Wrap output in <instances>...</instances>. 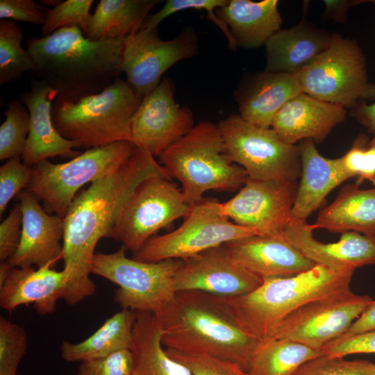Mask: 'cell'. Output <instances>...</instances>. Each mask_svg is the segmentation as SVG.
<instances>
[{
  "mask_svg": "<svg viewBox=\"0 0 375 375\" xmlns=\"http://www.w3.org/2000/svg\"><path fill=\"white\" fill-rule=\"evenodd\" d=\"M136 148L131 141H120L86 149L65 162L43 160L31 167L25 190L42 203L49 214L64 219L82 187L118 169Z\"/></svg>",
  "mask_w": 375,
  "mask_h": 375,
  "instance_id": "7",
  "label": "cell"
},
{
  "mask_svg": "<svg viewBox=\"0 0 375 375\" xmlns=\"http://www.w3.org/2000/svg\"><path fill=\"white\" fill-rule=\"evenodd\" d=\"M295 74L303 93L346 109L375 100V83L368 78L363 51L356 40L338 34H333L322 54Z\"/></svg>",
  "mask_w": 375,
  "mask_h": 375,
  "instance_id": "8",
  "label": "cell"
},
{
  "mask_svg": "<svg viewBox=\"0 0 375 375\" xmlns=\"http://www.w3.org/2000/svg\"><path fill=\"white\" fill-rule=\"evenodd\" d=\"M183 219L174 231L149 239L132 258L147 262L185 260L227 242L258 235L224 215L220 202L213 198H203L191 206Z\"/></svg>",
  "mask_w": 375,
  "mask_h": 375,
  "instance_id": "11",
  "label": "cell"
},
{
  "mask_svg": "<svg viewBox=\"0 0 375 375\" xmlns=\"http://www.w3.org/2000/svg\"><path fill=\"white\" fill-rule=\"evenodd\" d=\"M122 247L110 253H97L91 274L117 285L114 300L122 308L158 315L174 298L175 274L182 260L142 262L126 256Z\"/></svg>",
  "mask_w": 375,
  "mask_h": 375,
  "instance_id": "9",
  "label": "cell"
},
{
  "mask_svg": "<svg viewBox=\"0 0 375 375\" xmlns=\"http://www.w3.org/2000/svg\"><path fill=\"white\" fill-rule=\"evenodd\" d=\"M23 39V32L14 21L0 20V85L16 81L33 69L32 56L22 46Z\"/></svg>",
  "mask_w": 375,
  "mask_h": 375,
  "instance_id": "33",
  "label": "cell"
},
{
  "mask_svg": "<svg viewBox=\"0 0 375 375\" xmlns=\"http://www.w3.org/2000/svg\"><path fill=\"white\" fill-rule=\"evenodd\" d=\"M158 0H101L90 15L85 38L91 40L125 39L138 32Z\"/></svg>",
  "mask_w": 375,
  "mask_h": 375,
  "instance_id": "30",
  "label": "cell"
},
{
  "mask_svg": "<svg viewBox=\"0 0 375 375\" xmlns=\"http://www.w3.org/2000/svg\"><path fill=\"white\" fill-rule=\"evenodd\" d=\"M17 375H19V374Z\"/></svg>",
  "mask_w": 375,
  "mask_h": 375,
  "instance_id": "51",
  "label": "cell"
},
{
  "mask_svg": "<svg viewBox=\"0 0 375 375\" xmlns=\"http://www.w3.org/2000/svg\"><path fill=\"white\" fill-rule=\"evenodd\" d=\"M17 197L22 211V235L16 252L8 262L12 267H53L63 258V219L49 214L26 190Z\"/></svg>",
  "mask_w": 375,
  "mask_h": 375,
  "instance_id": "18",
  "label": "cell"
},
{
  "mask_svg": "<svg viewBox=\"0 0 375 375\" xmlns=\"http://www.w3.org/2000/svg\"><path fill=\"white\" fill-rule=\"evenodd\" d=\"M194 126L192 111L174 99L172 81L165 77L144 96L131 121V142L158 157Z\"/></svg>",
  "mask_w": 375,
  "mask_h": 375,
  "instance_id": "16",
  "label": "cell"
},
{
  "mask_svg": "<svg viewBox=\"0 0 375 375\" xmlns=\"http://www.w3.org/2000/svg\"><path fill=\"white\" fill-rule=\"evenodd\" d=\"M333 35L306 21L280 29L265 43V72L296 74L330 45Z\"/></svg>",
  "mask_w": 375,
  "mask_h": 375,
  "instance_id": "25",
  "label": "cell"
},
{
  "mask_svg": "<svg viewBox=\"0 0 375 375\" xmlns=\"http://www.w3.org/2000/svg\"><path fill=\"white\" fill-rule=\"evenodd\" d=\"M278 4L277 0H231L217 8L216 14L228 26L238 47L256 49L281 29Z\"/></svg>",
  "mask_w": 375,
  "mask_h": 375,
  "instance_id": "26",
  "label": "cell"
},
{
  "mask_svg": "<svg viewBox=\"0 0 375 375\" xmlns=\"http://www.w3.org/2000/svg\"><path fill=\"white\" fill-rule=\"evenodd\" d=\"M27 350V336L19 325L0 317V375H17Z\"/></svg>",
  "mask_w": 375,
  "mask_h": 375,
  "instance_id": "37",
  "label": "cell"
},
{
  "mask_svg": "<svg viewBox=\"0 0 375 375\" xmlns=\"http://www.w3.org/2000/svg\"><path fill=\"white\" fill-rule=\"evenodd\" d=\"M191 206L172 178L155 175L142 181L122 206L110 238L133 253L160 229L184 217Z\"/></svg>",
  "mask_w": 375,
  "mask_h": 375,
  "instance_id": "12",
  "label": "cell"
},
{
  "mask_svg": "<svg viewBox=\"0 0 375 375\" xmlns=\"http://www.w3.org/2000/svg\"><path fill=\"white\" fill-rule=\"evenodd\" d=\"M133 357L131 349L107 356L81 362L77 375H131Z\"/></svg>",
  "mask_w": 375,
  "mask_h": 375,
  "instance_id": "42",
  "label": "cell"
},
{
  "mask_svg": "<svg viewBox=\"0 0 375 375\" xmlns=\"http://www.w3.org/2000/svg\"><path fill=\"white\" fill-rule=\"evenodd\" d=\"M298 181H259L248 178L231 199L220 202L221 212L258 235L282 236L291 220Z\"/></svg>",
  "mask_w": 375,
  "mask_h": 375,
  "instance_id": "15",
  "label": "cell"
},
{
  "mask_svg": "<svg viewBox=\"0 0 375 375\" xmlns=\"http://www.w3.org/2000/svg\"><path fill=\"white\" fill-rule=\"evenodd\" d=\"M217 125L226 155L249 178L298 181L301 171L298 145L285 142L272 128L254 125L240 115H230Z\"/></svg>",
  "mask_w": 375,
  "mask_h": 375,
  "instance_id": "10",
  "label": "cell"
},
{
  "mask_svg": "<svg viewBox=\"0 0 375 375\" xmlns=\"http://www.w3.org/2000/svg\"><path fill=\"white\" fill-rule=\"evenodd\" d=\"M298 146L301 171L291 220L304 222L322 206L333 189L349 177L344 170L340 158L323 156L312 140H303Z\"/></svg>",
  "mask_w": 375,
  "mask_h": 375,
  "instance_id": "24",
  "label": "cell"
},
{
  "mask_svg": "<svg viewBox=\"0 0 375 375\" xmlns=\"http://www.w3.org/2000/svg\"><path fill=\"white\" fill-rule=\"evenodd\" d=\"M375 364L365 360H345L324 353L302 364L293 375H374Z\"/></svg>",
  "mask_w": 375,
  "mask_h": 375,
  "instance_id": "38",
  "label": "cell"
},
{
  "mask_svg": "<svg viewBox=\"0 0 375 375\" xmlns=\"http://www.w3.org/2000/svg\"><path fill=\"white\" fill-rule=\"evenodd\" d=\"M306 221H292L282 236L315 265L339 272H354L375 265V238L356 232L341 233L339 241L324 243L316 240Z\"/></svg>",
  "mask_w": 375,
  "mask_h": 375,
  "instance_id": "19",
  "label": "cell"
},
{
  "mask_svg": "<svg viewBox=\"0 0 375 375\" xmlns=\"http://www.w3.org/2000/svg\"><path fill=\"white\" fill-rule=\"evenodd\" d=\"M374 375H375V374H374Z\"/></svg>",
  "mask_w": 375,
  "mask_h": 375,
  "instance_id": "52",
  "label": "cell"
},
{
  "mask_svg": "<svg viewBox=\"0 0 375 375\" xmlns=\"http://www.w3.org/2000/svg\"><path fill=\"white\" fill-rule=\"evenodd\" d=\"M155 175L171 178L153 156L137 147L118 169L76 195L63 219V269L67 276L63 299L67 304L93 295L96 285L90 274L97 243L110 238L122 206L136 187Z\"/></svg>",
  "mask_w": 375,
  "mask_h": 375,
  "instance_id": "1",
  "label": "cell"
},
{
  "mask_svg": "<svg viewBox=\"0 0 375 375\" xmlns=\"http://www.w3.org/2000/svg\"><path fill=\"white\" fill-rule=\"evenodd\" d=\"M352 114L356 119L373 135L372 140L375 141V103L367 104L361 102L352 108Z\"/></svg>",
  "mask_w": 375,
  "mask_h": 375,
  "instance_id": "48",
  "label": "cell"
},
{
  "mask_svg": "<svg viewBox=\"0 0 375 375\" xmlns=\"http://www.w3.org/2000/svg\"><path fill=\"white\" fill-rule=\"evenodd\" d=\"M372 3L374 4V7H375V0L372 1Z\"/></svg>",
  "mask_w": 375,
  "mask_h": 375,
  "instance_id": "50",
  "label": "cell"
},
{
  "mask_svg": "<svg viewBox=\"0 0 375 375\" xmlns=\"http://www.w3.org/2000/svg\"><path fill=\"white\" fill-rule=\"evenodd\" d=\"M12 267L8 261L1 262L0 264V286L7 279Z\"/></svg>",
  "mask_w": 375,
  "mask_h": 375,
  "instance_id": "49",
  "label": "cell"
},
{
  "mask_svg": "<svg viewBox=\"0 0 375 375\" xmlns=\"http://www.w3.org/2000/svg\"><path fill=\"white\" fill-rule=\"evenodd\" d=\"M263 278L234 261L222 246L182 260L174 276L176 292L198 290L224 297L250 293Z\"/></svg>",
  "mask_w": 375,
  "mask_h": 375,
  "instance_id": "17",
  "label": "cell"
},
{
  "mask_svg": "<svg viewBox=\"0 0 375 375\" xmlns=\"http://www.w3.org/2000/svg\"><path fill=\"white\" fill-rule=\"evenodd\" d=\"M22 211L19 202L0 224V260L8 261L16 252L21 240Z\"/></svg>",
  "mask_w": 375,
  "mask_h": 375,
  "instance_id": "44",
  "label": "cell"
},
{
  "mask_svg": "<svg viewBox=\"0 0 375 375\" xmlns=\"http://www.w3.org/2000/svg\"><path fill=\"white\" fill-rule=\"evenodd\" d=\"M165 349L235 363L245 372L262 341L239 322L228 299L208 292H176L156 315Z\"/></svg>",
  "mask_w": 375,
  "mask_h": 375,
  "instance_id": "2",
  "label": "cell"
},
{
  "mask_svg": "<svg viewBox=\"0 0 375 375\" xmlns=\"http://www.w3.org/2000/svg\"><path fill=\"white\" fill-rule=\"evenodd\" d=\"M5 121L0 126V160L22 156L30 128V115L19 99L7 104Z\"/></svg>",
  "mask_w": 375,
  "mask_h": 375,
  "instance_id": "34",
  "label": "cell"
},
{
  "mask_svg": "<svg viewBox=\"0 0 375 375\" xmlns=\"http://www.w3.org/2000/svg\"><path fill=\"white\" fill-rule=\"evenodd\" d=\"M367 1L361 0H326L324 1L325 10L322 15L324 19H331L335 22H344L347 12L352 6Z\"/></svg>",
  "mask_w": 375,
  "mask_h": 375,
  "instance_id": "46",
  "label": "cell"
},
{
  "mask_svg": "<svg viewBox=\"0 0 375 375\" xmlns=\"http://www.w3.org/2000/svg\"><path fill=\"white\" fill-rule=\"evenodd\" d=\"M174 360L187 367L192 375H247L238 365L201 354H187L165 349Z\"/></svg>",
  "mask_w": 375,
  "mask_h": 375,
  "instance_id": "41",
  "label": "cell"
},
{
  "mask_svg": "<svg viewBox=\"0 0 375 375\" xmlns=\"http://www.w3.org/2000/svg\"><path fill=\"white\" fill-rule=\"evenodd\" d=\"M135 314L131 347L133 357L131 375H192L164 349L162 329L156 315L148 312Z\"/></svg>",
  "mask_w": 375,
  "mask_h": 375,
  "instance_id": "29",
  "label": "cell"
},
{
  "mask_svg": "<svg viewBox=\"0 0 375 375\" xmlns=\"http://www.w3.org/2000/svg\"><path fill=\"white\" fill-rule=\"evenodd\" d=\"M322 353L289 340L271 338L262 341L246 373L247 375H293L302 364Z\"/></svg>",
  "mask_w": 375,
  "mask_h": 375,
  "instance_id": "32",
  "label": "cell"
},
{
  "mask_svg": "<svg viewBox=\"0 0 375 375\" xmlns=\"http://www.w3.org/2000/svg\"><path fill=\"white\" fill-rule=\"evenodd\" d=\"M197 50V37L192 30L163 40L157 28L141 29L124 40L122 71L126 74L128 84L143 98L157 87L169 68L193 57Z\"/></svg>",
  "mask_w": 375,
  "mask_h": 375,
  "instance_id": "14",
  "label": "cell"
},
{
  "mask_svg": "<svg viewBox=\"0 0 375 375\" xmlns=\"http://www.w3.org/2000/svg\"><path fill=\"white\" fill-rule=\"evenodd\" d=\"M222 247L234 261L263 278L294 276L315 265L283 236L253 235Z\"/></svg>",
  "mask_w": 375,
  "mask_h": 375,
  "instance_id": "21",
  "label": "cell"
},
{
  "mask_svg": "<svg viewBox=\"0 0 375 375\" xmlns=\"http://www.w3.org/2000/svg\"><path fill=\"white\" fill-rule=\"evenodd\" d=\"M67 276L64 269L57 271L45 266L12 267L0 286V306L11 312L18 306L33 304L40 315L51 314L56 302L64 299Z\"/></svg>",
  "mask_w": 375,
  "mask_h": 375,
  "instance_id": "23",
  "label": "cell"
},
{
  "mask_svg": "<svg viewBox=\"0 0 375 375\" xmlns=\"http://www.w3.org/2000/svg\"><path fill=\"white\" fill-rule=\"evenodd\" d=\"M92 0H67L53 8H44L45 18L41 27L42 36H48L57 30L78 26L86 31Z\"/></svg>",
  "mask_w": 375,
  "mask_h": 375,
  "instance_id": "36",
  "label": "cell"
},
{
  "mask_svg": "<svg viewBox=\"0 0 375 375\" xmlns=\"http://www.w3.org/2000/svg\"><path fill=\"white\" fill-rule=\"evenodd\" d=\"M30 84V90L19 98L30 115L29 133L21 156L22 162L31 167L56 156L70 159L76 157L81 153L74 149L80 148L81 145L63 138L52 122V105L57 92L37 78H33Z\"/></svg>",
  "mask_w": 375,
  "mask_h": 375,
  "instance_id": "20",
  "label": "cell"
},
{
  "mask_svg": "<svg viewBox=\"0 0 375 375\" xmlns=\"http://www.w3.org/2000/svg\"><path fill=\"white\" fill-rule=\"evenodd\" d=\"M311 226L375 238V187L362 190L357 184L344 185L334 201L319 211Z\"/></svg>",
  "mask_w": 375,
  "mask_h": 375,
  "instance_id": "28",
  "label": "cell"
},
{
  "mask_svg": "<svg viewBox=\"0 0 375 375\" xmlns=\"http://www.w3.org/2000/svg\"><path fill=\"white\" fill-rule=\"evenodd\" d=\"M142 99L118 78L99 93L76 100L56 97L52 122L63 138L87 149L131 142V121Z\"/></svg>",
  "mask_w": 375,
  "mask_h": 375,
  "instance_id": "6",
  "label": "cell"
},
{
  "mask_svg": "<svg viewBox=\"0 0 375 375\" xmlns=\"http://www.w3.org/2000/svg\"><path fill=\"white\" fill-rule=\"evenodd\" d=\"M374 331H375V300L369 303L343 335L349 336Z\"/></svg>",
  "mask_w": 375,
  "mask_h": 375,
  "instance_id": "47",
  "label": "cell"
},
{
  "mask_svg": "<svg viewBox=\"0 0 375 375\" xmlns=\"http://www.w3.org/2000/svg\"><path fill=\"white\" fill-rule=\"evenodd\" d=\"M31 174V168L24 164L20 156L14 157L0 167V215L10 201L26 189Z\"/></svg>",
  "mask_w": 375,
  "mask_h": 375,
  "instance_id": "40",
  "label": "cell"
},
{
  "mask_svg": "<svg viewBox=\"0 0 375 375\" xmlns=\"http://www.w3.org/2000/svg\"><path fill=\"white\" fill-rule=\"evenodd\" d=\"M303 92L295 74L264 71L250 83L239 99V112L244 120L271 128L285 104Z\"/></svg>",
  "mask_w": 375,
  "mask_h": 375,
  "instance_id": "27",
  "label": "cell"
},
{
  "mask_svg": "<svg viewBox=\"0 0 375 375\" xmlns=\"http://www.w3.org/2000/svg\"><path fill=\"white\" fill-rule=\"evenodd\" d=\"M228 2L227 0H168L163 7L153 15H148L141 29L157 28L158 25L168 16L186 9L205 10L208 18L215 24L225 35L229 47L235 50L238 47L228 26L217 17L216 10Z\"/></svg>",
  "mask_w": 375,
  "mask_h": 375,
  "instance_id": "35",
  "label": "cell"
},
{
  "mask_svg": "<svg viewBox=\"0 0 375 375\" xmlns=\"http://www.w3.org/2000/svg\"><path fill=\"white\" fill-rule=\"evenodd\" d=\"M44 8L33 0H1L0 19L42 25Z\"/></svg>",
  "mask_w": 375,
  "mask_h": 375,
  "instance_id": "45",
  "label": "cell"
},
{
  "mask_svg": "<svg viewBox=\"0 0 375 375\" xmlns=\"http://www.w3.org/2000/svg\"><path fill=\"white\" fill-rule=\"evenodd\" d=\"M373 299L352 291L314 301L288 315L272 338L289 340L322 351L330 342L343 335Z\"/></svg>",
  "mask_w": 375,
  "mask_h": 375,
  "instance_id": "13",
  "label": "cell"
},
{
  "mask_svg": "<svg viewBox=\"0 0 375 375\" xmlns=\"http://www.w3.org/2000/svg\"><path fill=\"white\" fill-rule=\"evenodd\" d=\"M135 318V311L122 308L83 341L78 343L63 341L60 346L62 358L67 362H83L131 349Z\"/></svg>",
  "mask_w": 375,
  "mask_h": 375,
  "instance_id": "31",
  "label": "cell"
},
{
  "mask_svg": "<svg viewBox=\"0 0 375 375\" xmlns=\"http://www.w3.org/2000/svg\"><path fill=\"white\" fill-rule=\"evenodd\" d=\"M353 274L315 265L294 276L264 278L250 293L226 298L242 326L265 340L272 338L281 322L299 308L351 292Z\"/></svg>",
  "mask_w": 375,
  "mask_h": 375,
  "instance_id": "4",
  "label": "cell"
},
{
  "mask_svg": "<svg viewBox=\"0 0 375 375\" xmlns=\"http://www.w3.org/2000/svg\"><path fill=\"white\" fill-rule=\"evenodd\" d=\"M341 164L350 178L356 176L357 185L364 181L375 187V141H370L363 135L358 136L351 149L342 157Z\"/></svg>",
  "mask_w": 375,
  "mask_h": 375,
  "instance_id": "39",
  "label": "cell"
},
{
  "mask_svg": "<svg viewBox=\"0 0 375 375\" xmlns=\"http://www.w3.org/2000/svg\"><path fill=\"white\" fill-rule=\"evenodd\" d=\"M346 116L347 109L343 106L301 92L279 110L271 128L290 144L305 140L319 143L344 122Z\"/></svg>",
  "mask_w": 375,
  "mask_h": 375,
  "instance_id": "22",
  "label": "cell"
},
{
  "mask_svg": "<svg viewBox=\"0 0 375 375\" xmlns=\"http://www.w3.org/2000/svg\"><path fill=\"white\" fill-rule=\"evenodd\" d=\"M125 39L91 40L78 26L26 40L36 78L57 92V98L76 100L99 93L122 71Z\"/></svg>",
  "mask_w": 375,
  "mask_h": 375,
  "instance_id": "3",
  "label": "cell"
},
{
  "mask_svg": "<svg viewBox=\"0 0 375 375\" xmlns=\"http://www.w3.org/2000/svg\"><path fill=\"white\" fill-rule=\"evenodd\" d=\"M322 352L331 357L340 358L356 353H375V331L342 335L328 343Z\"/></svg>",
  "mask_w": 375,
  "mask_h": 375,
  "instance_id": "43",
  "label": "cell"
},
{
  "mask_svg": "<svg viewBox=\"0 0 375 375\" xmlns=\"http://www.w3.org/2000/svg\"><path fill=\"white\" fill-rule=\"evenodd\" d=\"M159 163L172 178L181 184L190 206L203 199L209 190L234 192L248 179L246 171L225 153L217 124L201 122L167 148Z\"/></svg>",
  "mask_w": 375,
  "mask_h": 375,
  "instance_id": "5",
  "label": "cell"
}]
</instances>
